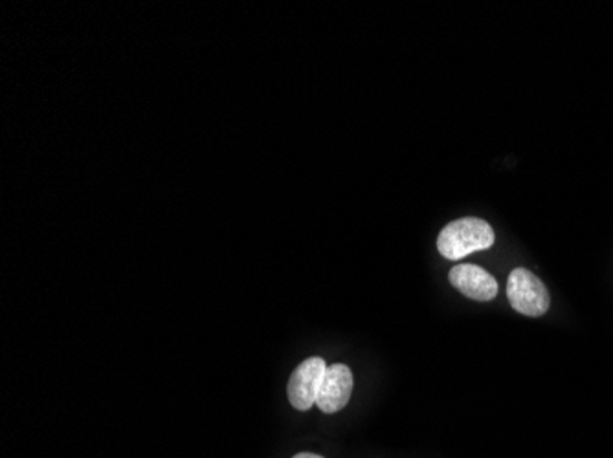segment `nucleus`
<instances>
[{"mask_svg":"<svg viewBox=\"0 0 613 458\" xmlns=\"http://www.w3.org/2000/svg\"><path fill=\"white\" fill-rule=\"evenodd\" d=\"M325 371L328 366L322 358H306L294 369L286 386V397L294 409L309 411L317 403Z\"/></svg>","mask_w":613,"mask_h":458,"instance_id":"3","label":"nucleus"},{"mask_svg":"<svg viewBox=\"0 0 613 458\" xmlns=\"http://www.w3.org/2000/svg\"><path fill=\"white\" fill-rule=\"evenodd\" d=\"M292 458H323V457H320V455H314V454H300V455H296V457H292Z\"/></svg>","mask_w":613,"mask_h":458,"instance_id":"6","label":"nucleus"},{"mask_svg":"<svg viewBox=\"0 0 613 458\" xmlns=\"http://www.w3.org/2000/svg\"><path fill=\"white\" fill-rule=\"evenodd\" d=\"M494 241L496 235L489 222L476 216H465L442 227L437 237V250L448 261H459L470 253L489 250L494 246Z\"/></svg>","mask_w":613,"mask_h":458,"instance_id":"1","label":"nucleus"},{"mask_svg":"<svg viewBox=\"0 0 613 458\" xmlns=\"http://www.w3.org/2000/svg\"><path fill=\"white\" fill-rule=\"evenodd\" d=\"M353 392V372L343 363L328 367L318 392L317 406L325 415H334L348 406Z\"/></svg>","mask_w":613,"mask_h":458,"instance_id":"4","label":"nucleus"},{"mask_svg":"<svg viewBox=\"0 0 613 458\" xmlns=\"http://www.w3.org/2000/svg\"><path fill=\"white\" fill-rule=\"evenodd\" d=\"M454 289L474 301H493L498 295V281L476 264H458L448 273Z\"/></svg>","mask_w":613,"mask_h":458,"instance_id":"5","label":"nucleus"},{"mask_svg":"<svg viewBox=\"0 0 613 458\" xmlns=\"http://www.w3.org/2000/svg\"><path fill=\"white\" fill-rule=\"evenodd\" d=\"M507 298L510 306L527 318H541L552 306V295L547 292L546 284L531 270L516 269L510 272Z\"/></svg>","mask_w":613,"mask_h":458,"instance_id":"2","label":"nucleus"}]
</instances>
